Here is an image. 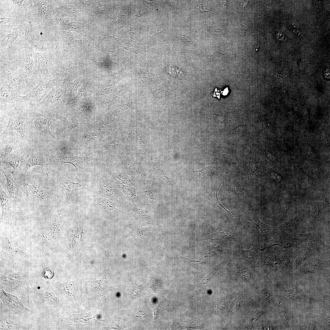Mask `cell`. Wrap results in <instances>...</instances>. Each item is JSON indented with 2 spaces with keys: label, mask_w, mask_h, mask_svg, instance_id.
Listing matches in <instances>:
<instances>
[{
  "label": "cell",
  "mask_w": 330,
  "mask_h": 330,
  "mask_svg": "<svg viewBox=\"0 0 330 330\" xmlns=\"http://www.w3.org/2000/svg\"><path fill=\"white\" fill-rule=\"evenodd\" d=\"M42 111L43 112L40 113L32 111L29 112L26 124L28 140L31 143L44 147L56 138L50 128L56 120L46 116L47 113L45 114V112Z\"/></svg>",
  "instance_id": "cell-1"
},
{
  "label": "cell",
  "mask_w": 330,
  "mask_h": 330,
  "mask_svg": "<svg viewBox=\"0 0 330 330\" xmlns=\"http://www.w3.org/2000/svg\"><path fill=\"white\" fill-rule=\"evenodd\" d=\"M28 114L20 110H12L7 116L8 123L6 127L0 135V139L12 136L27 139L25 132L26 130L25 122Z\"/></svg>",
  "instance_id": "cell-2"
},
{
  "label": "cell",
  "mask_w": 330,
  "mask_h": 330,
  "mask_svg": "<svg viewBox=\"0 0 330 330\" xmlns=\"http://www.w3.org/2000/svg\"><path fill=\"white\" fill-rule=\"evenodd\" d=\"M0 287V299L6 313L20 316H29L34 313L25 306L16 296L6 292L2 286Z\"/></svg>",
  "instance_id": "cell-3"
},
{
  "label": "cell",
  "mask_w": 330,
  "mask_h": 330,
  "mask_svg": "<svg viewBox=\"0 0 330 330\" xmlns=\"http://www.w3.org/2000/svg\"><path fill=\"white\" fill-rule=\"evenodd\" d=\"M32 144L28 141L22 147L14 150L4 158L0 160V163H7L13 169L12 175H16L20 173L22 168L19 164L21 161H27L29 157Z\"/></svg>",
  "instance_id": "cell-4"
},
{
  "label": "cell",
  "mask_w": 330,
  "mask_h": 330,
  "mask_svg": "<svg viewBox=\"0 0 330 330\" xmlns=\"http://www.w3.org/2000/svg\"><path fill=\"white\" fill-rule=\"evenodd\" d=\"M46 154L49 163L58 165L68 163L73 165L77 169L82 165L88 161L93 160L90 157H79L67 153L58 152L51 149H47Z\"/></svg>",
  "instance_id": "cell-5"
},
{
  "label": "cell",
  "mask_w": 330,
  "mask_h": 330,
  "mask_svg": "<svg viewBox=\"0 0 330 330\" xmlns=\"http://www.w3.org/2000/svg\"><path fill=\"white\" fill-rule=\"evenodd\" d=\"M49 164L46 149L42 146L32 144L30 155L26 162L23 172L25 174L29 169L36 165L42 166L48 170L50 168L52 169Z\"/></svg>",
  "instance_id": "cell-6"
},
{
  "label": "cell",
  "mask_w": 330,
  "mask_h": 330,
  "mask_svg": "<svg viewBox=\"0 0 330 330\" xmlns=\"http://www.w3.org/2000/svg\"><path fill=\"white\" fill-rule=\"evenodd\" d=\"M59 180L61 193L58 203L59 205H67L70 204L71 195L74 192L84 189L85 187L79 182L74 183L64 177L60 172L57 173Z\"/></svg>",
  "instance_id": "cell-7"
},
{
  "label": "cell",
  "mask_w": 330,
  "mask_h": 330,
  "mask_svg": "<svg viewBox=\"0 0 330 330\" xmlns=\"http://www.w3.org/2000/svg\"><path fill=\"white\" fill-rule=\"evenodd\" d=\"M0 202L3 211V217L12 219L22 211L21 203L17 199H13L8 195L0 185Z\"/></svg>",
  "instance_id": "cell-8"
},
{
  "label": "cell",
  "mask_w": 330,
  "mask_h": 330,
  "mask_svg": "<svg viewBox=\"0 0 330 330\" xmlns=\"http://www.w3.org/2000/svg\"><path fill=\"white\" fill-rule=\"evenodd\" d=\"M53 86L52 80H41L25 95V101L33 103L41 102Z\"/></svg>",
  "instance_id": "cell-9"
},
{
  "label": "cell",
  "mask_w": 330,
  "mask_h": 330,
  "mask_svg": "<svg viewBox=\"0 0 330 330\" xmlns=\"http://www.w3.org/2000/svg\"><path fill=\"white\" fill-rule=\"evenodd\" d=\"M1 138L0 140V160L8 156L29 141L27 139L12 136Z\"/></svg>",
  "instance_id": "cell-10"
},
{
  "label": "cell",
  "mask_w": 330,
  "mask_h": 330,
  "mask_svg": "<svg viewBox=\"0 0 330 330\" xmlns=\"http://www.w3.org/2000/svg\"><path fill=\"white\" fill-rule=\"evenodd\" d=\"M0 105L25 101V96L20 95L15 88L6 81L0 89Z\"/></svg>",
  "instance_id": "cell-11"
},
{
  "label": "cell",
  "mask_w": 330,
  "mask_h": 330,
  "mask_svg": "<svg viewBox=\"0 0 330 330\" xmlns=\"http://www.w3.org/2000/svg\"><path fill=\"white\" fill-rule=\"evenodd\" d=\"M14 315L7 314L0 315V330H29L32 325L24 323L18 318L13 317Z\"/></svg>",
  "instance_id": "cell-12"
},
{
  "label": "cell",
  "mask_w": 330,
  "mask_h": 330,
  "mask_svg": "<svg viewBox=\"0 0 330 330\" xmlns=\"http://www.w3.org/2000/svg\"><path fill=\"white\" fill-rule=\"evenodd\" d=\"M27 278L23 276L15 274L3 275L1 276L0 285L10 291H16L23 287L27 283Z\"/></svg>",
  "instance_id": "cell-13"
},
{
  "label": "cell",
  "mask_w": 330,
  "mask_h": 330,
  "mask_svg": "<svg viewBox=\"0 0 330 330\" xmlns=\"http://www.w3.org/2000/svg\"><path fill=\"white\" fill-rule=\"evenodd\" d=\"M0 76L6 79L9 84L18 91L26 87L27 80L21 73L14 72L4 67H1Z\"/></svg>",
  "instance_id": "cell-14"
},
{
  "label": "cell",
  "mask_w": 330,
  "mask_h": 330,
  "mask_svg": "<svg viewBox=\"0 0 330 330\" xmlns=\"http://www.w3.org/2000/svg\"><path fill=\"white\" fill-rule=\"evenodd\" d=\"M11 167L7 163H0V171L6 177V187L9 196L13 199H17L18 194V187L12 177Z\"/></svg>",
  "instance_id": "cell-15"
},
{
  "label": "cell",
  "mask_w": 330,
  "mask_h": 330,
  "mask_svg": "<svg viewBox=\"0 0 330 330\" xmlns=\"http://www.w3.org/2000/svg\"><path fill=\"white\" fill-rule=\"evenodd\" d=\"M32 292L38 299L46 304L62 306L55 294L50 290L35 289Z\"/></svg>",
  "instance_id": "cell-16"
},
{
  "label": "cell",
  "mask_w": 330,
  "mask_h": 330,
  "mask_svg": "<svg viewBox=\"0 0 330 330\" xmlns=\"http://www.w3.org/2000/svg\"><path fill=\"white\" fill-rule=\"evenodd\" d=\"M206 239L218 242L235 241L238 239L236 234L231 230H216L206 237Z\"/></svg>",
  "instance_id": "cell-17"
},
{
  "label": "cell",
  "mask_w": 330,
  "mask_h": 330,
  "mask_svg": "<svg viewBox=\"0 0 330 330\" xmlns=\"http://www.w3.org/2000/svg\"><path fill=\"white\" fill-rule=\"evenodd\" d=\"M248 218L251 222L255 224L259 229L265 239L269 235L276 233L277 230V228L267 225L261 222L257 214H250Z\"/></svg>",
  "instance_id": "cell-18"
},
{
  "label": "cell",
  "mask_w": 330,
  "mask_h": 330,
  "mask_svg": "<svg viewBox=\"0 0 330 330\" xmlns=\"http://www.w3.org/2000/svg\"><path fill=\"white\" fill-rule=\"evenodd\" d=\"M27 185L33 196L41 200H43L50 197V195L42 189L37 180L32 184H27Z\"/></svg>",
  "instance_id": "cell-19"
},
{
  "label": "cell",
  "mask_w": 330,
  "mask_h": 330,
  "mask_svg": "<svg viewBox=\"0 0 330 330\" xmlns=\"http://www.w3.org/2000/svg\"><path fill=\"white\" fill-rule=\"evenodd\" d=\"M215 202L222 207L226 212L231 219L238 226L248 232H249L248 228L242 222L240 219V215L236 211H229L227 210L219 202L218 200L217 201H215Z\"/></svg>",
  "instance_id": "cell-20"
},
{
  "label": "cell",
  "mask_w": 330,
  "mask_h": 330,
  "mask_svg": "<svg viewBox=\"0 0 330 330\" xmlns=\"http://www.w3.org/2000/svg\"><path fill=\"white\" fill-rule=\"evenodd\" d=\"M229 253L228 250L220 246L209 247L202 253L206 257L214 256Z\"/></svg>",
  "instance_id": "cell-21"
},
{
  "label": "cell",
  "mask_w": 330,
  "mask_h": 330,
  "mask_svg": "<svg viewBox=\"0 0 330 330\" xmlns=\"http://www.w3.org/2000/svg\"><path fill=\"white\" fill-rule=\"evenodd\" d=\"M259 250L255 247H253L249 250L241 249L240 254L243 257L250 261L255 259L259 255Z\"/></svg>",
  "instance_id": "cell-22"
},
{
  "label": "cell",
  "mask_w": 330,
  "mask_h": 330,
  "mask_svg": "<svg viewBox=\"0 0 330 330\" xmlns=\"http://www.w3.org/2000/svg\"><path fill=\"white\" fill-rule=\"evenodd\" d=\"M76 127V125L74 123L65 122L60 126L58 131L62 135H67L70 133Z\"/></svg>",
  "instance_id": "cell-23"
},
{
  "label": "cell",
  "mask_w": 330,
  "mask_h": 330,
  "mask_svg": "<svg viewBox=\"0 0 330 330\" xmlns=\"http://www.w3.org/2000/svg\"><path fill=\"white\" fill-rule=\"evenodd\" d=\"M190 173L193 175L195 177L199 179H204L207 177L210 173V170L209 168H204L200 171H193L189 170Z\"/></svg>",
  "instance_id": "cell-24"
},
{
  "label": "cell",
  "mask_w": 330,
  "mask_h": 330,
  "mask_svg": "<svg viewBox=\"0 0 330 330\" xmlns=\"http://www.w3.org/2000/svg\"><path fill=\"white\" fill-rule=\"evenodd\" d=\"M99 134L93 133H86L82 136L81 140L84 142H89L90 141H94L99 138L100 135Z\"/></svg>",
  "instance_id": "cell-25"
},
{
  "label": "cell",
  "mask_w": 330,
  "mask_h": 330,
  "mask_svg": "<svg viewBox=\"0 0 330 330\" xmlns=\"http://www.w3.org/2000/svg\"><path fill=\"white\" fill-rule=\"evenodd\" d=\"M184 261L189 266L195 268L201 267L205 264V262L201 261L192 260L189 258H185Z\"/></svg>",
  "instance_id": "cell-26"
},
{
  "label": "cell",
  "mask_w": 330,
  "mask_h": 330,
  "mask_svg": "<svg viewBox=\"0 0 330 330\" xmlns=\"http://www.w3.org/2000/svg\"><path fill=\"white\" fill-rule=\"evenodd\" d=\"M235 272L238 275L244 279L248 280L250 279L251 273L247 270L240 268L236 270Z\"/></svg>",
  "instance_id": "cell-27"
},
{
  "label": "cell",
  "mask_w": 330,
  "mask_h": 330,
  "mask_svg": "<svg viewBox=\"0 0 330 330\" xmlns=\"http://www.w3.org/2000/svg\"><path fill=\"white\" fill-rule=\"evenodd\" d=\"M302 180L309 186H311L314 184V181L312 178L305 173L301 174Z\"/></svg>",
  "instance_id": "cell-28"
},
{
  "label": "cell",
  "mask_w": 330,
  "mask_h": 330,
  "mask_svg": "<svg viewBox=\"0 0 330 330\" xmlns=\"http://www.w3.org/2000/svg\"><path fill=\"white\" fill-rule=\"evenodd\" d=\"M299 220L298 218H295L282 223L280 226L283 228L292 227L297 224L299 223Z\"/></svg>",
  "instance_id": "cell-29"
},
{
  "label": "cell",
  "mask_w": 330,
  "mask_h": 330,
  "mask_svg": "<svg viewBox=\"0 0 330 330\" xmlns=\"http://www.w3.org/2000/svg\"><path fill=\"white\" fill-rule=\"evenodd\" d=\"M211 116L215 122L219 123H224L226 122V118L223 116L214 115Z\"/></svg>",
  "instance_id": "cell-30"
},
{
  "label": "cell",
  "mask_w": 330,
  "mask_h": 330,
  "mask_svg": "<svg viewBox=\"0 0 330 330\" xmlns=\"http://www.w3.org/2000/svg\"><path fill=\"white\" fill-rule=\"evenodd\" d=\"M98 204L99 205H101L105 207L112 208L114 207L113 204L106 199H104L99 201Z\"/></svg>",
  "instance_id": "cell-31"
},
{
  "label": "cell",
  "mask_w": 330,
  "mask_h": 330,
  "mask_svg": "<svg viewBox=\"0 0 330 330\" xmlns=\"http://www.w3.org/2000/svg\"><path fill=\"white\" fill-rule=\"evenodd\" d=\"M246 127L245 126H238L234 129L232 131V133L235 135H240L245 131Z\"/></svg>",
  "instance_id": "cell-32"
},
{
  "label": "cell",
  "mask_w": 330,
  "mask_h": 330,
  "mask_svg": "<svg viewBox=\"0 0 330 330\" xmlns=\"http://www.w3.org/2000/svg\"><path fill=\"white\" fill-rule=\"evenodd\" d=\"M43 275L46 279H50L53 277V273L49 269L46 268L43 271Z\"/></svg>",
  "instance_id": "cell-33"
},
{
  "label": "cell",
  "mask_w": 330,
  "mask_h": 330,
  "mask_svg": "<svg viewBox=\"0 0 330 330\" xmlns=\"http://www.w3.org/2000/svg\"><path fill=\"white\" fill-rule=\"evenodd\" d=\"M271 176L272 178L277 182H280L282 180L281 177L278 174L273 172H271Z\"/></svg>",
  "instance_id": "cell-34"
},
{
  "label": "cell",
  "mask_w": 330,
  "mask_h": 330,
  "mask_svg": "<svg viewBox=\"0 0 330 330\" xmlns=\"http://www.w3.org/2000/svg\"><path fill=\"white\" fill-rule=\"evenodd\" d=\"M266 155L267 157L271 161L275 162L277 161V159L276 157L271 153L267 152L266 153Z\"/></svg>",
  "instance_id": "cell-35"
},
{
  "label": "cell",
  "mask_w": 330,
  "mask_h": 330,
  "mask_svg": "<svg viewBox=\"0 0 330 330\" xmlns=\"http://www.w3.org/2000/svg\"><path fill=\"white\" fill-rule=\"evenodd\" d=\"M259 317V315H258L253 316L251 319V321L252 322V323H255Z\"/></svg>",
  "instance_id": "cell-36"
},
{
  "label": "cell",
  "mask_w": 330,
  "mask_h": 330,
  "mask_svg": "<svg viewBox=\"0 0 330 330\" xmlns=\"http://www.w3.org/2000/svg\"><path fill=\"white\" fill-rule=\"evenodd\" d=\"M140 148L141 151V152H146V149H145V146H144V145H143V147H142V145H141V146H140Z\"/></svg>",
  "instance_id": "cell-37"
}]
</instances>
